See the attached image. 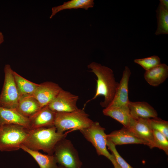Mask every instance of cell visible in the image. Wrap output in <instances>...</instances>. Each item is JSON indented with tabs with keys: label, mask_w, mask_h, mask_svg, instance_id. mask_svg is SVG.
I'll use <instances>...</instances> for the list:
<instances>
[{
	"label": "cell",
	"mask_w": 168,
	"mask_h": 168,
	"mask_svg": "<svg viewBox=\"0 0 168 168\" xmlns=\"http://www.w3.org/2000/svg\"><path fill=\"white\" fill-rule=\"evenodd\" d=\"M113 164L114 168H121L116 161L115 158L111 161Z\"/></svg>",
	"instance_id": "28"
},
{
	"label": "cell",
	"mask_w": 168,
	"mask_h": 168,
	"mask_svg": "<svg viewBox=\"0 0 168 168\" xmlns=\"http://www.w3.org/2000/svg\"><path fill=\"white\" fill-rule=\"evenodd\" d=\"M62 88L57 84L48 81L39 84L31 96L39 102L41 108L48 105Z\"/></svg>",
	"instance_id": "11"
},
{
	"label": "cell",
	"mask_w": 168,
	"mask_h": 168,
	"mask_svg": "<svg viewBox=\"0 0 168 168\" xmlns=\"http://www.w3.org/2000/svg\"><path fill=\"white\" fill-rule=\"evenodd\" d=\"M71 130L61 133L57 132L54 126L29 130L27 138L22 144L33 150H42L48 154L53 155L57 143L66 138Z\"/></svg>",
	"instance_id": "1"
},
{
	"label": "cell",
	"mask_w": 168,
	"mask_h": 168,
	"mask_svg": "<svg viewBox=\"0 0 168 168\" xmlns=\"http://www.w3.org/2000/svg\"><path fill=\"white\" fill-rule=\"evenodd\" d=\"M56 114L49 108L48 105L42 108L28 118L29 130L54 126Z\"/></svg>",
	"instance_id": "12"
},
{
	"label": "cell",
	"mask_w": 168,
	"mask_h": 168,
	"mask_svg": "<svg viewBox=\"0 0 168 168\" xmlns=\"http://www.w3.org/2000/svg\"><path fill=\"white\" fill-rule=\"evenodd\" d=\"M149 119H134L130 117L128 127L139 138L143 140L151 149L155 147L153 130Z\"/></svg>",
	"instance_id": "9"
},
{
	"label": "cell",
	"mask_w": 168,
	"mask_h": 168,
	"mask_svg": "<svg viewBox=\"0 0 168 168\" xmlns=\"http://www.w3.org/2000/svg\"><path fill=\"white\" fill-rule=\"evenodd\" d=\"M103 113L104 115L115 119L124 126L128 127L131 117L128 106L105 108Z\"/></svg>",
	"instance_id": "19"
},
{
	"label": "cell",
	"mask_w": 168,
	"mask_h": 168,
	"mask_svg": "<svg viewBox=\"0 0 168 168\" xmlns=\"http://www.w3.org/2000/svg\"><path fill=\"white\" fill-rule=\"evenodd\" d=\"M156 12L157 25L155 34H168V8L160 3Z\"/></svg>",
	"instance_id": "22"
},
{
	"label": "cell",
	"mask_w": 168,
	"mask_h": 168,
	"mask_svg": "<svg viewBox=\"0 0 168 168\" xmlns=\"http://www.w3.org/2000/svg\"><path fill=\"white\" fill-rule=\"evenodd\" d=\"M84 109L70 112L56 113L54 126L58 133H63L69 130H80L89 127L93 121Z\"/></svg>",
	"instance_id": "3"
},
{
	"label": "cell",
	"mask_w": 168,
	"mask_h": 168,
	"mask_svg": "<svg viewBox=\"0 0 168 168\" xmlns=\"http://www.w3.org/2000/svg\"><path fill=\"white\" fill-rule=\"evenodd\" d=\"M5 124L18 125L29 129L28 118L23 116L16 110L0 106V126Z\"/></svg>",
	"instance_id": "15"
},
{
	"label": "cell",
	"mask_w": 168,
	"mask_h": 168,
	"mask_svg": "<svg viewBox=\"0 0 168 168\" xmlns=\"http://www.w3.org/2000/svg\"><path fill=\"white\" fill-rule=\"evenodd\" d=\"M149 122L152 130L164 134L168 139V122L157 117L150 119Z\"/></svg>",
	"instance_id": "24"
},
{
	"label": "cell",
	"mask_w": 168,
	"mask_h": 168,
	"mask_svg": "<svg viewBox=\"0 0 168 168\" xmlns=\"http://www.w3.org/2000/svg\"><path fill=\"white\" fill-rule=\"evenodd\" d=\"M107 147L111 152L117 163L121 168H133L119 155L117 150L115 146L111 141L107 139Z\"/></svg>",
	"instance_id": "26"
},
{
	"label": "cell",
	"mask_w": 168,
	"mask_h": 168,
	"mask_svg": "<svg viewBox=\"0 0 168 168\" xmlns=\"http://www.w3.org/2000/svg\"><path fill=\"white\" fill-rule=\"evenodd\" d=\"M94 0H71L63 2L62 5L53 7L52 14L49 18L51 19L58 12L65 9L83 8L87 10L94 7Z\"/></svg>",
	"instance_id": "20"
},
{
	"label": "cell",
	"mask_w": 168,
	"mask_h": 168,
	"mask_svg": "<svg viewBox=\"0 0 168 168\" xmlns=\"http://www.w3.org/2000/svg\"><path fill=\"white\" fill-rule=\"evenodd\" d=\"M155 147L163 150L168 155V139L162 133L156 130H152Z\"/></svg>",
	"instance_id": "25"
},
{
	"label": "cell",
	"mask_w": 168,
	"mask_h": 168,
	"mask_svg": "<svg viewBox=\"0 0 168 168\" xmlns=\"http://www.w3.org/2000/svg\"><path fill=\"white\" fill-rule=\"evenodd\" d=\"M4 72V82L0 94V106L16 110L20 96L15 81L13 71L9 64H6Z\"/></svg>",
	"instance_id": "6"
},
{
	"label": "cell",
	"mask_w": 168,
	"mask_h": 168,
	"mask_svg": "<svg viewBox=\"0 0 168 168\" xmlns=\"http://www.w3.org/2000/svg\"><path fill=\"white\" fill-rule=\"evenodd\" d=\"M21 149L30 154L35 160L40 168H58V166L54 155L43 154L39 151L31 150L21 144Z\"/></svg>",
	"instance_id": "18"
},
{
	"label": "cell",
	"mask_w": 168,
	"mask_h": 168,
	"mask_svg": "<svg viewBox=\"0 0 168 168\" xmlns=\"http://www.w3.org/2000/svg\"><path fill=\"white\" fill-rule=\"evenodd\" d=\"M105 129L98 122H93L88 127L80 130L85 138L95 148L98 155L104 156L111 161L114 158L107 148V134Z\"/></svg>",
	"instance_id": "7"
},
{
	"label": "cell",
	"mask_w": 168,
	"mask_h": 168,
	"mask_svg": "<svg viewBox=\"0 0 168 168\" xmlns=\"http://www.w3.org/2000/svg\"><path fill=\"white\" fill-rule=\"evenodd\" d=\"M134 61V63L140 65L146 71L161 63L160 58L156 55H153L144 58L136 59Z\"/></svg>",
	"instance_id": "23"
},
{
	"label": "cell",
	"mask_w": 168,
	"mask_h": 168,
	"mask_svg": "<svg viewBox=\"0 0 168 168\" xmlns=\"http://www.w3.org/2000/svg\"><path fill=\"white\" fill-rule=\"evenodd\" d=\"M79 96L62 89L48 105L56 113H68L77 110V102Z\"/></svg>",
	"instance_id": "8"
},
{
	"label": "cell",
	"mask_w": 168,
	"mask_h": 168,
	"mask_svg": "<svg viewBox=\"0 0 168 168\" xmlns=\"http://www.w3.org/2000/svg\"><path fill=\"white\" fill-rule=\"evenodd\" d=\"M62 168H81L82 163L72 142L64 138L56 145L53 154Z\"/></svg>",
	"instance_id": "5"
},
{
	"label": "cell",
	"mask_w": 168,
	"mask_h": 168,
	"mask_svg": "<svg viewBox=\"0 0 168 168\" xmlns=\"http://www.w3.org/2000/svg\"><path fill=\"white\" fill-rule=\"evenodd\" d=\"M4 36L1 32H0V45L4 41Z\"/></svg>",
	"instance_id": "29"
},
{
	"label": "cell",
	"mask_w": 168,
	"mask_h": 168,
	"mask_svg": "<svg viewBox=\"0 0 168 168\" xmlns=\"http://www.w3.org/2000/svg\"><path fill=\"white\" fill-rule=\"evenodd\" d=\"M168 77V67L161 63L147 71L144 74L146 82L151 86H157L164 82Z\"/></svg>",
	"instance_id": "16"
},
{
	"label": "cell",
	"mask_w": 168,
	"mask_h": 168,
	"mask_svg": "<svg viewBox=\"0 0 168 168\" xmlns=\"http://www.w3.org/2000/svg\"><path fill=\"white\" fill-rule=\"evenodd\" d=\"M131 74V72L128 66H125L114 98L111 102L106 108L128 106L130 102L128 97V84Z\"/></svg>",
	"instance_id": "10"
},
{
	"label": "cell",
	"mask_w": 168,
	"mask_h": 168,
	"mask_svg": "<svg viewBox=\"0 0 168 168\" xmlns=\"http://www.w3.org/2000/svg\"><path fill=\"white\" fill-rule=\"evenodd\" d=\"M29 130L14 124L0 126V151L10 152L20 149L25 141Z\"/></svg>",
	"instance_id": "4"
},
{
	"label": "cell",
	"mask_w": 168,
	"mask_h": 168,
	"mask_svg": "<svg viewBox=\"0 0 168 168\" xmlns=\"http://www.w3.org/2000/svg\"><path fill=\"white\" fill-rule=\"evenodd\" d=\"M13 74L20 97L32 95L39 85L26 79L14 71Z\"/></svg>",
	"instance_id": "21"
},
{
	"label": "cell",
	"mask_w": 168,
	"mask_h": 168,
	"mask_svg": "<svg viewBox=\"0 0 168 168\" xmlns=\"http://www.w3.org/2000/svg\"><path fill=\"white\" fill-rule=\"evenodd\" d=\"M41 108L38 101L31 95L20 97L16 110L23 116L29 118Z\"/></svg>",
	"instance_id": "17"
},
{
	"label": "cell",
	"mask_w": 168,
	"mask_h": 168,
	"mask_svg": "<svg viewBox=\"0 0 168 168\" xmlns=\"http://www.w3.org/2000/svg\"><path fill=\"white\" fill-rule=\"evenodd\" d=\"M128 106L130 116L134 119H149L157 117L156 111L146 102L130 101Z\"/></svg>",
	"instance_id": "14"
},
{
	"label": "cell",
	"mask_w": 168,
	"mask_h": 168,
	"mask_svg": "<svg viewBox=\"0 0 168 168\" xmlns=\"http://www.w3.org/2000/svg\"><path fill=\"white\" fill-rule=\"evenodd\" d=\"M160 3L163 6L168 8V0H160Z\"/></svg>",
	"instance_id": "27"
},
{
	"label": "cell",
	"mask_w": 168,
	"mask_h": 168,
	"mask_svg": "<svg viewBox=\"0 0 168 168\" xmlns=\"http://www.w3.org/2000/svg\"><path fill=\"white\" fill-rule=\"evenodd\" d=\"M107 139L115 146L131 144L146 145L143 140L137 137L128 128L123 126L121 129L107 134Z\"/></svg>",
	"instance_id": "13"
},
{
	"label": "cell",
	"mask_w": 168,
	"mask_h": 168,
	"mask_svg": "<svg viewBox=\"0 0 168 168\" xmlns=\"http://www.w3.org/2000/svg\"><path fill=\"white\" fill-rule=\"evenodd\" d=\"M58 168H62L60 166H58Z\"/></svg>",
	"instance_id": "30"
},
{
	"label": "cell",
	"mask_w": 168,
	"mask_h": 168,
	"mask_svg": "<svg viewBox=\"0 0 168 168\" xmlns=\"http://www.w3.org/2000/svg\"><path fill=\"white\" fill-rule=\"evenodd\" d=\"M87 67L91 69L89 71L94 73L97 79L95 94L92 99L86 102L84 106L88 103L101 95L104 97V100L100 105L105 108L112 100L119 83L115 80L113 70L109 67L95 62L90 63Z\"/></svg>",
	"instance_id": "2"
}]
</instances>
